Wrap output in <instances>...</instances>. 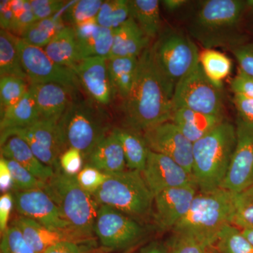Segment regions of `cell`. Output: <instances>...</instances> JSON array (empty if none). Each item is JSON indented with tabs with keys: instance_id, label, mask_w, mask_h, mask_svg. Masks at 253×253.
<instances>
[{
	"instance_id": "obj_48",
	"label": "cell",
	"mask_w": 253,
	"mask_h": 253,
	"mask_svg": "<svg viewBox=\"0 0 253 253\" xmlns=\"http://www.w3.org/2000/svg\"><path fill=\"white\" fill-rule=\"evenodd\" d=\"M14 206V194L12 192L2 194L0 198V233L1 235L9 227L10 215Z\"/></svg>"
},
{
	"instance_id": "obj_12",
	"label": "cell",
	"mask_w": 253,
	"mask_h": 253,
	"mask_svg": "<svg viewBox=\"0 0 253 253\" xmlns=\"http://www.w3.org/2000/svg\"><path fill=\"white\" fill-rule=\"evenodd\" d=\"M57 122L41 119L28 126L1 131L0 138L18 136L27 143L42 163L56 171L60 169L59 158L63 152Z\"/></svg>"
},
{
	"instance_id": "obj_31",
	"label": "cell",
	"mask_w": 253,
	"mask_h": 253,
	"mask_svg": "<svg viewBox=\"0 0 253 253\" xmlns=\"http://www.w3.org/2000/svg\"><path fill=\"white\" fill-rule=\"evenodd\" d=\"M70 2L60 12L52 17L36 21L20 37L22 41L31 45L44 48L54 37L65 27L63 14Z\"/></svg>"
},
{
	"instance_id": "obj_22",
	"label": "cell",
	"mask_w": 253,
	"mask_h": 253,
	"mask_svg": "<svg viewBox=\"0 0 253 253\" xmlns=\"http://www.w3.org/2000/svg\"><path fill=\"white\" fill-rule=\"evenodd\" d=\"M1 156L19 163L38 179L46 182L54 174V169L46 166L36 157L27 143L17 136L0 139Z\"/></svg>"
},
{
	"instance_id": "obj_44",
	"label": "cell",
	"mask_w": 253,
	"mask_h": 253,
	"mask_svg": "<svg viewBox=\"0 0 253 253\" xmlns=\"http://www.w3.org/2000/svg\"><path fill=\"white\" fill-rule=\"evenodd\" d=\"M59 166L68 175L76 176L84 168V157L79 150L69 148L60 156Z\"/></svg>"
},
{
	"instance_id": "obj_16",
	"label": "cell",
	"mask_w": 253,
	"mask_h": 253,
	"mask_svg": "<svg viewBox=\"0 0 253 253\" xmlns=\"http://www.w3.org/2000/svg\"><path fill=\"white\" fill-rule=\"evenodd\" d=\"M141 174L154 197L160 193L173 188L197 187L192 173L172 158L151 151Z\"/></svg>"
},
{
	"instance_id": "obj_27",
	"label": "cell",
	"mask_w": 253,
	"mask_h": 253,
	"mask_svg": "<svg viewBox=\"0 0 253 253\" xmlns=\"http://www.w3.org/2000/svg\"><path fill=\"white\" fill-rule=\"evenodd\" d=\"M113 131L122 146L127 169L142 172L150 152L142 133L126 127H115Z\"/></svg>"
},
{
	"instance_id": "obj_45",
	"label": "cell",
	"mask_w": 253,
	"mask_h": 253,
	"mask_svg": "<svg viewBox=\"0 0 253 253\" xmlns=\"http://www.w3.org/2000/svg\"><path fill=\"white\" fill-rule=\"evenodd\" d=\"M30 1L37 21L52 17L68 4L61 0H31Z\"/></svg>"
},
{
	"instance_id": "obj_51",
	"label": "cell",
	"mask_w": 253,
	"mask_h": 253,
	"mask_svg": "<svg viewBox=\"0 0 253 253\" xmlns=\"http://www.w3.org/2000/svg\"><path fill=\"white\" fill-rule=\"evenodd\" d=\"M14 25V13L11 7V0L0 1V26L1 30L11 32Z\"/></svg>"
},
{
	"instance_id": "obj_11",
	"label": "cell",
	"mask_w": 253,
	"mask_h": 253,
	"mask_svg": "<svg viewBox=\"0 0 253 253\" xmlns=\"http://www.w3.org/2000/svg\"><path fill=\"white\" fill-rule=\"evenodd\" d=\"M17 47L30 84L52 83L77 89L80 83L74 71L55 63L43 48L28 44L20 38H18Z\"/></svg>"
},
{
	"instance_id": "obj_41",
	"label": "cell",
	"mask_w": 253,
	"mask_h": 253,
	"mask_svg": "<svg viewBox=\"0 0 253 253\" xmlns=\"http://www.w3.org/2000/svg\"><path fill=\"white\" fill-rule=\"evenodd\" d=\"M1 253H37L32 249L17 226L10 224L1 235Z\"/></svg>"
},
{
	"instance_id": "obj_23",
	"label": "cell",
	"mask_w": 253,
	"mask_h": 253,
	"mask_svg": "<svg viewBox=\"0 0 253 253\" xmlns=\"http://www.w3.org/2000/svg\"><path fill=\"white\" fill-rule=\"evenodd\" d=\"M150 41L130 17L121 27L113 31L112 49L109 59L119 57L139 58Z\"/></svg>"
},
{
	"instance_id": "obj_52",
	"label": "cell",
	"mask_w": 253,
	"mask_h": 253,
	"mask_svg": "<svg viewBox=\"0 0 253 253\" xmlns=\"http://www.w3.org/2000/svg\"><path fill=\"white\" fill-rule=\"evenodd\" d=\"M13 189L12 176L6 159L0 158V190L3 194L10 192Z\"/></svg>"
},
{
	"instance_id": "obj_54",
	"label": "cell",
	"mask_w": 253,
	"mask_h": 253,
	"mask_svg": "<svg viewBox=\"0 0 253 253\" xmlns=\"http://www.w3.org/2000/svg\"><path fill=\"white\" fill-rule=\"evenodd\" d=\"M186 2L188 1L185 0H165V1H161L165 9L170 12L180 9L181 6H184Z\"/></svg>"
},
{
	"instance_id": "obj_32",
	"label": "cell",
	"mask_w": 253,
	"mask_h": 253,
	"mask_svg": "<svg viewBox=\"0 0 253 253\" xmlns=\"http://www.w3.org/2000/svg\"><path fill=\"white\" fill-rule=\"evenodd\" d=\"M18 37L11 32H0V76H14L28 82L17 47Z\"/></svg>"
},
{
	"instance_id": "obj_5",
	"label": "cell",
	"mask_w": 253,
	"mask_h": 253,
	"mask_svg": "<svg viewBox=\"0 0 253 253\" xmlns=\"http://www.w3.org/2000/svg\"><path fill=\"white\" fill-rule=\"evenodd\" d=\"M246 7L242 0H208L190 23V33L205 49H233L242 44L238 32Z\"/></svg>"
},
{
	"instance_id": "obj_39",
	"label": "cell",
	"mask_w": 253,
	"mask_h": 253,
	"mask_svg": "<svg viewBox=\"0 0 253 253\" xmlns=\"http://www.w3.org/2000/svg\"><path fill=\"white\" fill-rule=\"evenodd\" d=\"M4 158V157H3ZM11 171L13 181V191H26L43 189L46 182H43L33 175L22 166L11 159L5 158Z\"/></svg>"
},
{
	"instance_id": "obj_58",
	"label": "cell",
	"mask_w": 253,
	"mask_h": 253,
	"mask_svg": "<svg viewBox=\"0 0 253 253\" xmlns=\"http://www.w3.org/2000/svg\"><path fill=\"white\" fill-rule=\"evenodd\" d=\"M253 185V173L252 176V179H251V186Z\"/></svg>"
},
{
	"instance_id": "obj_33",
	"label": "cell",
	"mask_w": 253,
	"mask_h": 253,
	"mask_svg": "<svg viewBox=\"0 0 253 253\" xmlns=\"http://www.w3.org/2000/svg\"><path fill=\"white\" fill-rule=\"evenodd\" d=\"M199 63L208 79L222 89L223 81L232 69L231 60L217 50L205 49L200 52Z\"/></svg>"
},
{
	"instance_id": "obj_55",
	"label": "cell",
	"mask_w": 253,
	"mask_h": 253,
	"mask_svg": "<svg viewBox=\"0 0 253 253\" xmlns=\"http://www.w3.org/2000/svg\"><path fill=\"white\" fill-rule=\"evenodd\" d=\"M243 234L246 236V239L249 240V242L253 246V228H248V229H241Z\"/></svg>"
},
{
	"instance_id": "obj_42",
	"label": "cell",
	"mask_w": 253,
	"mask_h": 253,
	"mask_svg": "<svg viewBox=\"0 0 253 253\" xmlns=\"http://www.w3.org/2000/svg\"><path fill=\"white\" fill-rule=\"evenodd\" d=\"M167 246L168 253H209L212 249L191 236L174 232Z\"/></svg>"
},
{
	"instance_id": "obj_56",
	"label": "cell",
	"mask_w": 253,
	"mask_h": 253,
	"mask_svg": "<svg viewBox=\"0 0 253 253\" xmlns=\"http://www.w3.org/2000/svg\"><path fill=\"white\" fill-rule=\"evenodd\" d=\"M246 4H247V6L253 8V0H251V1H246Z\"/></svg>"
},
{
	"instance_id": "obj_36",
	"label": "cell",
	"mask_w": 253,
	"mask_h": 253,
	"mask_svg": "<svg viewBox=\"0 0 253 253\" xmlns=\"http://www.w3.org/2000/svg\"><path fill=\"white\" fill-rule=\"evenodd\" d=\"M103 1L101 0L71 1L63 14L64 22L71 27H76L96 20Z\"/></svg>"
},
{
	"instance_id": "obj_40",
	"label": "cell",
	"mask_w": 253,
	"mask_h": 253,
	"mask_svg": "<svg viewBox=\"0 0 253 253\" xmlns=\"http://www.w3.org/2000/svg\"><path fill=\"white\" fill-rule=\"evenodd\" d=\"M11 7L14 13V25L11 33L20 38L37 20L30 1L11 0Z\"/></svg>"
},
{
	"instance_id": "obj_4",
	"label": "cell",
	"mask_w": 253,
	"mask_h": 253,
	"mask_svg": "<svg viewBox=\"0 0 253 253\" xmlns=\"http://www.w3.org/2000/svg\"><path fill=\"white\" fill-rule=\"evenodd\" d=\"M42 190L59 208L78 242L91 241L99 206L92 195L80 186L77 176L68 175L60 168L46 181Z\"/></svg>"
},
{
	"instance_id": "obj_47",
	"label": "cell",
	"mask_w": 253,
	"mask_h": 253,
	"mask_svg": "<svg viewBox=\"0 0 253 253\" xmlns=\"http://www.w3.org/2000/svg\"><path fill=\"white\" fill-rule=\"evenodd\" d=\"M231 89L234 94L253 98V77L239 68L237 74L231 81Z\"/></svg>"
},
{
	"instance_id": "obj_25",
	"label": "cell",
	"mask_w": 253,
	"mask_h": 253,
	"mask_svg": "<svg viewBox=\"0 0 253 253\" xmlns=\"http://www.w3.org/2000/svg\"><path fill=\"white\" fill-rule=\"evenodd\" d=\"M11 224L17 226L26 242L37 253H44L50 246L60 241H73L67 234L51 230L38 221L23 216L15 218Z\"/></svg>"
},
{
	"instance_id": "obj_29",
	"label": "cell",
	"mask_w": 253,
	"mask_h": 253,
	"mask_svg": "<svg viewBox=\"0 0 253 253\" xmlns=\"http://www.w3.org/2000/svg\"><path fill=\"white\" fill-rule=\"evenodd\" d=\"M160 2L158 0H129L130 17L150 40L159 36L161 28Z\"/></svg>"
},
{
	"instance_id": "obj_8",
	"label": "cell",
	"mask_w": 253,
	"mask_h": 253,
	"mask_svg": "<svg viewBox=\"0 0 253 253\" xmlns=\"http://www.w3.org/2000/svg\"><path fill=\"white\" fill-rule=\"evenodd\" d=\"M151 48L158 71L173 95L178 83L199 64V48L189 36L173 29L160 33Z\"/></svg>"
},
{
	"instance_id": "obj_57",
	"label": "cell",
	"mask_w": 253,
	"mask_h": 253,
	"mask_svg": "<svg viewBox=\"0 0 253 253\" xmlns=\"http://www.w3.org/2000/svg\"><path fill=\"white\" fill-rule=\"evenodd\" d=\"M209 253H218L217 251H214V250H213L212 248V249H211V251H210Z\"/></svg>"
},
{
	"instance_id": "obj_34",
	"label": "cell",
	"mask_w": 253,
	"mask_h": 253,
	"mask_svg": "<svg viewBox=\"0 0 253 253\" xmlns=\"http://www.w3.org/2000/svg\"><path fill=\"white\" fill-rule=\"evenodd\" d=\"M129 18L130 9L128 0H108L103 1L96 21L102 27L114 31Z\"/></svg>"
},
{
	"instance_id": "obj_43",
	"label": "cell",
	"mask_w": 253,
	"mask_h": 253,
	"mask_svg": "<svg viewBox=\"0 0 253 253\" xmlns=\"http://www.w3.org/2000/svg\"><path fill=\"white\" fill-rule=\"evenodd\" d=\"M108 176L109 174H105L99 169L86 165L76 175L80 186L91 195L96 192L102 186Z\"/></svg>"
},
{
	"instance_id": "obj_20",
	"label": "cell",
	"mask_w": 253,
	"mask_h": 253,
	"mask_svg": "<svg viewBox=\"0 0 253 253\" xmlns=\"http://www.w3.org/2000/svg\"><path fill=\"white\" fill-rule=\"evenodd\" d=\"M85 165L106 174H116L127 169L122 146L113 129L85 158Z\"/></svg>"
},
{
	"instance_id": "obj_18",
	"label": "cell",
	"mask_w": 253,
	"mask_h": 253,
	"mask_svg": "<svg viewBox=\"0 0 253 253\" xmlns=\"http://www.w3.org/2000/svg\"><path fill=\"white\" fill-rule=\"evenodd\" d=\"M196 186L173 188L154 197V219L161 230L172 229L189 211L197 194Z\"/></svg>"
},
{
	"instance_id": "obj_28",
	"label": "cell",
	"mask_w": 253,
	"mask_h": 253,
	"mask_svg": "<svg viewBox=\"0 0 253 253\" xmlns=\"http://www.w3.org/2000/svg\"><path fill=\"white\" fill-rule=\"evenodd\" d=\"M41 120L36 100L31 88L24 96L14 106L1 112L0 129L1 131L23 127Z\"/></svg>"
},
{
	"instance_id": "obj_13",
	"label": "cell",
	"mask_w": 253,
	"mask_h": 253,
	"mask_svg": "<svg viewBox=\"0 0 253 253\" xmlns=\"http://www.w3.org/2000/svg\"><path fill=\"white\" fill-rule=\"evenodd\" d=\"M13 194L14 207L20 215L38 221L51 230L64 233L73 241L79 243L59 208L44 190L15 191Z\"/></svg>"
},
{
	"instance_id": "obj_10",
	"label": "cell",
	"mask_w": 253,
	"mask_h": 253,
	"mask_svg": "<svg viewBox=\"0 0 253 253\" xmlns=\"http://www.w3.org/2000/svg\"><path fill=\"white\" fill-rule=\"evenodd\" d=\"M144 223L109 206H99L94 234L105 249L124 251L139 244L149 235Z\"/></svg>"
},
{
	"instance_id": "obj_19",
	"label": "cell",
	"mask_w": 253,
	"mask_h": 253,
	"mask_svg": "<svg viewBox=\"0 0 253 253\" xmlns=\"http://www.w3.org/2000/svg\"><path fill=\"white\" fill-rule=\"evenodd\" d=\"M42 120L59 121L71 104L72 89L57 83L30 84Z\"/></svg>"
},
{
	"instance_id": "obj_24",
	"label": "cell",
	"mask_w": 253,
	"mask_h": 253,
	"mask_svg": "<svg viewBox=\"0 0 253 253\" xmlns=\"http://www.w3.org/2000/svg\"><path fill=\"white\" fill-rule=\"evenodd\" d=\"M171 121L194 144L224 122V116L204 114L192 110L179 109L173 111Z\"/></svg>"
},
{
	"instance_id": "obj_1",
	"label": "cell",
	"mask_w": 253,
	"mask_h": 253,
	"mask_svg": "<svg viewBox=\"0 0 253 253\" xmlns=\"http://www.w3.org/2000/svg\"><path fill=\"white\" fill-rule=\"evenodd\" d=\"M173 95L155 63L151 46L138 59L135 77L129 95L123 100L124 127L144 133L171 121Z\"/></svg>"
},
{
	"instance_id": "obj_37",
	"label": "cell",
	"mask_w": 253,
	"mask_h": 253,
	"mask_svg": "<svg viewBox=\"0 0 253 253\" xmlns=\"http://www.w3.org/2000/svg\"><path fill=\"white\" fill-rule=\"evenodd\" d=\"M28 82L14 76H4L0 79L1 112L14 106L26 94L29 86Z\"/></svg>"
},
{
	"instance_id": "obj_14",
	"label": "cell",
	"mask_w": 253,
	"mask_h": 253,
	"mask_svg": "<svg viewBox=\"0 0 253 253\" xmlns=\"http://www.w3.org/2000/svg\"><path fill=\"white\" fill-rule=\"evenodd\" d=\"M236 144L230 168L221 188L234 194L251 186L253 173V123L238 118Z\"/></svg>"
},
{
	"instance_id": "obj_26",
	"label": "cell",
	"mask_w": 253,
	"mask_h": 253,
	"mask_svg": "<svg viewBox=\"0 0 253 253\" xmlns=\"http://www.w3.org/2000/svg\"><path fill=\"white\" fill-rule=\"evenodd\" d=\"M43 49L55 63L71 69L83 60L76 32L71 26H65Z\"/></svg>"
},
{
	"instance_id": "obj_3",
	"label": "cell",
	"mask_w": 253,
	"mask_h": 253,
	"mask_svg": "<svg viewBox=\"0 0 253 253\" xmlns=\"http://www.w3.org/2000/svg\"><path fill=\"white\" fill-rule=\"evenodd\" d=\"M235 195L222 188L210 192H199L189 211L172 232L191 236L207 247L212 248L223 228L232 224Z\"/></svg>"
},
{
	"instance_id": "obj_21",
	"label": "cell",
	"mask_w": 253,
	"mask_h": 253,
	"mask_svg": "<svg viewBox=\"0 0 253 253\" xmlns=\"http://www.w3.org/2000/svg\"><path fill=\"white\" fill-rule=\"evenodd\" d=\"M82 59L101 56L109 59L112 49L113 31L100 26L96 20L73 27Z\"/></svg>"
},
{
	"instance_id": "obj_7",
	"label": "cell",
	"mask_w": 253,
	"mask_h": 253,
	"mask_svg": "<svg viewBox=\"0 0 253 253\" xmlns=\"http://www.w3.org/2000/svg\"><path fill=\"white\" fill-rule=\"evenodd\" d=\"M92 196L99 206L114 208L141 223L154 217V196L138 171L109 174Z\"/></svg>"
},
{
	"instance_id": "obj_15",
	"label": "cell",
	"mask_w": 253,
	"mask_h": 253,
	"mask_svg": "<svg viewBox=\"0 0 253 253\" xmlns=\"http://www.w3.org/2000/svg\"><path fill=\"white\" fill-rule=\"evenodd\" d=\"M150 151L172 158L192 173L193 143L172 121L163 123L143 133Z\"/></svg>"
},
{
	"instance_id": "obj_6",
	"label": "cell",
	"mask_w": 253,
	"mask_h": 253,
	"mask_svg": "<svg viewBox=\"0 0 253 253\" xmlns=\"http://www.w3.org/2000/svg\"><path fill=\"white\" fill-rule=\"evenodd\" d=\"M63 151L79 150L84 160L100 141L111 132L107 113L93 100L75 99L57 122Z\"/></svg>"
},
{
	"instance_id": "obj_49",
	"label": "cell",
	"mask_w": 253,
	"mask_h": 253,
	"mask_svg": "<svg viewBox=\"0 0 253 253\" xmlns=\"http://www.w3.org/2000/svg\"><path fill=\"white\" fill-rule=\"evenodd\" d=\"M233 101L239 118L248 122L253 123V98L234 94Z\"/></svg>"
},
{
	"instance_id": "obj_46",
	"label": "cell",
	"mask_w": 253,
	"mask_h": 253,
	"mask_svg": "<svg viewBox=\"0 0 253 253\" xmlns=\"http://www.w3.org/2000/svg\"><path fill=\"white\" fill-rule=\"evenodd\" d=\"M232 51L240 69L253 77V42L244 43Z\"/></svg>"
},
{
	"instance_id": "obj_38",
	"label": "cell",
	"mask_w": 253,
	"mask_h": 253,
	"mask_svg": "<svg viewBox=\"0 0 253 253\" xmlns=\"http://www.w3.org/2000/svg\"><path fill=\"white\" fill-rule=\"evenodd\" d=\"M232 224L241 229L253 228V185L236 194Z\"/></svg>"
},
{
	"instance_id": "obj_9",
	"label": "cell",
	"mask_w": 253,
	"mask_h": 253,
	"mask_svg": "<svg viewBox=\"0 0 253 253\" xmlns=\"http://www.w3.org/2000/svg\"><path fill=\"white\" fill-rule=\"evenodd\" d=\"M173 111L187 109L204 114L224 116L222 89L208 79L200 63L176 84Z\"/></svg>"
},
{
	"instance_id": "obj_35",
	"label": "cell",
	"mask_w": 253,
	"mask_h": 253,
	"mask_svg": "<svg viewBox=\"0 0 253 253\" xmlns=\"http://www.w3.org/2000/svg\"><path fill=\"white\" fill-rule=\"evenodd\" d=\"M214 246L219 253H253V246L240 228L228 224L223 228Z\"/></svg>"
},
{
	"instance_id": "obj_53",
	"label": "cell",
	"mask_w": 253,
	"mask_h": 253,
	"mask_svg": "<svg viewBox=\"0 0 253 253\" xmlns=\"http://www.w3.org/2000/svg\"><path fill=\"white\" fill-rule=\"evenodd\" d=\"M134 253H168V246L161 241H151Z\"/></svg>"
},
{
	"instance_id": "obj_50",
	"label": "cell",
	"mask_w": 253,
	"mask_h": 253,
	"mask_svg": "<svg viewBox=\"0 0 253 253\" xmlns=\"http://www.w3.org/2000/svg\"><path fill=\"white\" fill-rule=\"evenodd\" d=\"M88 249L81 243L63 241L50 246L44 253H87Z\"/></svg>"
},
{
	"instance_id": "obj_2",
	"label": "cell",
	"mask_w": 253,
	"mask_h": 253,
	"mask_svg": "<svg viewBox=\"0 0 253 253\" xmlns=\"http://www.w3.org/2000/svg\"><path fill=\"white\" fill-rule=\"evenodd\" d=\"M236 128L224 121L193 144L192 174L200 192L219 189L230 168Z\"/></svg>"
},
{
	"instance_id": "obj_17",
	"label": "cell",
	"mask_w": 253,
	"mask_h": 253,
	"mask_svg": "<svg viewBox=\"0 0 253 253\" xmlns=\"http://www.w3.org/2000/svg\"><path fill=\"white\" fill-rule=\"evenodd\" d=\"M72 70L91 100L103 106L111 104L116 93L110 79L107 58H85Z\"/></svg>"
},
{
	"instance_id": "obj_30",
	"label": "cell",
	"mask_w": 253,
	"mask_h": 253,
	"mask_svg": "<svg viewBox=\"0 0 253 253\" xmlns=\"http://www.w3.org/2000/svg\"><path fill=\"white\" fill-rule=\"evenodd\" d=\"M138 59L119 57L108 59V69L111 84L116 94L123 100L129 95L135 77Z\"/></svg>"
}]
</instances>
